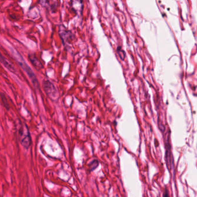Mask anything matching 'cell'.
I'll list each match as a JSON object with an SVG mask.
<instances>
[{"label":"cell","instance_id":"cell-1","mask_svg":"<svg viewBox=\"0 0 197 197\" xmlns=\"http://www.w3.org/2000/svg\"><path fill=\"white\" fill-rule=\"evenodd\" d=\"M12 53H13L14 57H15L16 59L17 60V61L18 62V63L20 65L21 67L23 69V70L25 72H26L27 75L29 77L30 79L32 82L35 88H36L37 89H39V87H40L39 83L38 82V80L37 77L35 75L34 72L33 71V70L27 65L26 61L23 59V57L21 56V55L19 54L18 52H16V50H15L12 51Z\"/></svg>","mask_w":197,"mask_h":197},{"label":"cell","instance_id":"cell-9","mask_svg":"<svg viewBox=\"0 0 197 197\" xmlns=\"http://www.w3.org/2000/svg\"><path fill=\"white\" fill-rule=\"evenodd\" d=\"M163 197H170L169 194V192H168V189H165V191L164 192Z\"/></svg>","mask_w":197,"mask_h":197},{"label":"cell","instance_id":"cell-2","mask_svg":"<svg viewBox=\"0 0 197 197\" xmlns=\"http://www.w3.org/2000/svg\"><path fill=\"white\" fill-rule=\"evenodd\" d=\"M43 87L46 94L53 101L58 98V94L56 88L49 80H44L43 82Z\"/></svg>","mask_w":197,"mask_h":197},{"label":"cell","instance_id":"cell-4","mask_svg":"<svg viewBox=\"0 0 197 197\" xmlns=\"http://www.w3.org/2000/svg\"><path fill=\"white\" fill-rule=\"evenodd\" d=\"M0 62L3 64L4 67H5L7 68L8 69L9 71L13 73H15L16 71L15 67L12 64L11 62L8 60L6 57H4L1 52H0Z\"/></svg>","mask_w":197,"mask_h":197},{"label":"cell","instance_id":"cell-3","mask_svg":"<svg viewBox=\"0 0 197 197\" xmlns=\"http://www.w3.org/2000/svg\"><path fill=\"white\" fill-rule=\"evenodd\" d=\"M19 136L20 142L23 146L26 149L29 148L31 143V140L30 133L27 125H24L21 127L19 130Z\"/></svg>","mask_w":197,"mask_h":197},{"label":"cell","instance_id":"cell-6","mask_svg":"<svg viewBox=\"0 0 197 197\" xmlns=\"http://www.w3.org/2000/svg\"><path fill=\"white\" fill-rule=\"evenodd\" d=\"M29 59L30 60L31 63L34 66L35 68L37 69L42 68V64L37 57H35L33 55H30L29 56Z\"/></svg>","mask_w":197,"mask_h":197},{"label":"cell","instance_id":"cell-8","mask_svg":"<svg viewBox=\"0 0 197 197\" xmlns=\"http://www.w3.org/2000/svg\"><path fill=\"white\" fill-rule=\"evenodd\" d=\"M1 95L2 101H3V103L4 104V106H5V107H6L7 109H9V104H8L7 100V98H6L5 95H4V94H1Z\"/></svg>","mask_w":197,"mask_h":197},{"label":"cell","instance_id":"cell-7","mask_svg":"<svg viewBox=\"0 0 197 197\" xmlns=\"http://www.w3.org/2000/svg\"><path fill=\"white\" fill-rule=\"evenodd\" d=\"M99 162L98 160L94 159L93 160L91 164H90V171H93L95 170L97 167H98Z\"/></svg>","mask_w":197,"mask_h":197},{"label":"cell","instance_id":"cell-5","mask_svg":"<svg viewBox=\"0 0 197 197\" xmlns=\"http://www.w3.org/2000/svg\"><path fill=\"white\" fill-rule=\"evenodd\" d=\"M166 155H165V160H166V163H167V165L168 168H169V169H171V166L172 165V162L173 161L172 159H171V146L170 144H169V142H168L166 144Z\"/></svg>","mask_w":197,"mask_h":197}]
</instances>
